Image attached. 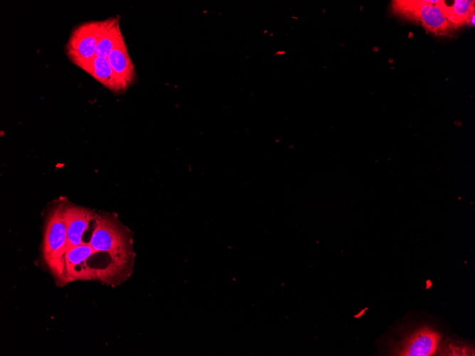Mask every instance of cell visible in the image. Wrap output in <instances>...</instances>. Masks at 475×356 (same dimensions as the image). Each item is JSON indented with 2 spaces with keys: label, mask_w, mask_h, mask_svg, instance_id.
<instances>
[{
  "label": "cell",
  "mask_w": 475,
  "mask_h": 356,
  "mask_svg": "<svg viewBox=\"0 0 475 356\" xmlns=\"http://www.w3.org/2000/svg\"><path fill=\"white\" fill-rule=\"evenodd\" d=\"M474 1L455 0L452 6H447L444 1H439L437 5L447 20L455 27L469 24L471 17L474 15Z\"/></svg>",
  "instance_id": "cell-11"
},
{
  "label": "cell",
  "mask_w": 475,
  "mask_h": 356,
  "mask_svg": "<svg viewBox=\"0 0 475 356\" xmlns=\"http://www.w3.org/2000/svg\"><path fill=\"white\" fill-rule=\"evenodd\" d=\"M102 21H91L76 26L66 45V54L75 65L92 60L95 57Z\"/></svg>",
  "instance_id": "cell-4"
},
{
  "label": "cell",
  "mask_w": 475,
  "mask_h": 356,
  "mask_svg": "<svg viewBox=\"0 0 475 356\" xmlns=\"http://www.w3.org/2000/svg\"><path fill=\"white\" fill-rule=\"evenodd\" d=\"M79 68L114 92L124 91L129 86L114 72L107 58L95 56Z\"/></svg>",
  "instance_id": "cell-8"
},
{
  "label": "cell",
  "mask_w": 475,
  "mask_h": 356,
  "mask_svg": "<svg viewBox=\"0 0 475 356\" xmlns=\"http://www.w3.org/2000/svg\"><path fill=\"white\" fill-rule=\"evenodd\" d=\"M107 58L114 72L129 86L134 81L136 72L123 36L120 37Z\"/></svg>",
  "instance_id": "cell-9"
},
{
  "label": "cell",
  "mask_w": 475,
  "mask_h": 356,
  "mask_svg": "<svg viewBox=\"0 0 475 356\" xmlns=\"http://www.w3.org/2000/svg\"><path fill=\"white\" fill-rule=\"evenodd\" d=\"M63 207L60 204L50 210L46 222L42 247L45 264L55 279L61 283H65V255L68 248Z\"/></svg>",
  "instance_id": "cell-2"
},
{
  "label": "cell",
  "mask_w": 475,
  "mask_h": 356,
  "mask_svg": "<svg viewBox=\"0 0 475 356\" xmlns=\"http://www.w3.org/2000/svg\"><path fill=\"white\" fill-rule=\"evenodd\" d=\"M100 252L90 242L69 248L65 255V283L76 280L100 281V270L90 264V259Z\"/></svg>",
  "instance_id": "cell-5"
},
{
  "label": "cell",
  "mask_w": 475,
  "mask_h": 356,
  "mask_svg": "<svg viewBox=\"0 0 475 356\" xmlns=\"http://www.w3.org/2000/svg\"><path fill=\"white\" fill-rule=\"evenodd\" d=\"M440 340L439 333L430 327H422L409 335L396 347L395 354L402 356L434 355Z\"/></svg>",
  "instance_id": "cell-6"
},
{
  "label": "cell",
  "mask_w": 475,
  "mask_h": 356,
  "mask_svg": "<svg viewBox=\"0 0 475 356\" xmlns=\"http://www.w3.org/2000/svg\"><path fill=\"white\" fill-rule=\"evenodd\" d=\"M122 36L118 17L102 21V28L95 49V56L107 58Z\"/></svg>",
  "instance_id": "cell-10"
},
{
  "label": "cell",
  "mask_w": 475,
  "mask_h": 356,
  "mask_svg": "<svg viewBox=\"0 0 475 356\" xmlns=\"http://www.w3.org/2000/svg\"><path fill=\"white\" fill-rule=\"evenodd\" d=\"M437 1H393V12L401 18L420 22L429 33L449 36L455 26L450 23L437 5Z\"/></svg>",
  "instance_id": "cell-3"
},
{
  "label": "cell",
  "mask_w": 475,
  "mask_h": 356,
  "mask_svg": "<svg viewBox=\"0 0 475 356\" xmlns=\"http://www.w3.org/2000/svg\"><path fill=\"white\" fill-rule=\"evenodd\" d=\"M89 242L95 250L106 254L110 260L107 284H119L130 275L134 260L132 248L128 234L114 218L96 214Z\"/></svg>",
  "instance_id": "cell-1"
},
{
  "label": "cell",
  "mask_w": 475,
  "mask_h": 356,
  "mask_svg": "<svg viewBox=\"0 0 475 356\" xmlns=\"http://www.w3.org/2000/svg\"><path fill=\"white\" fill-rule=\"evenodd\" d=\"M96 214L88 208L64 205L63 217L68 237V249L80 245L84 242L83 234L94 221Z\"/></svg>",
  "instance_id": "cell-7"
}]
</instances>
